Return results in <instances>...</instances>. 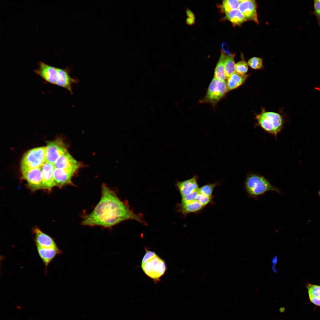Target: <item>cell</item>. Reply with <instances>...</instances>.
Masks as SVG:
<instances>
[{
    "label": "cell",
    "instance_id": "5b68a950",
    "mask_svg": "<svg viewBox=\"0 0 320 320\" xmlns=\"http://www.w3.org/2000/svg\"><path fill=\"white\" fill-rule=\"evenodd\" d=\"M46 147H40L26 151L21 159V172L41 167L46 162Z\"/></svg>",
    "mask_w": 320,
    "mask_h": 320
},
{
    "label": "cell",
    "instance_id": "4316f807",
    "mask_svg": "<svg viewBox=\"0 0 320 320\" xmlns=\"http://www.w3.org/2000/svg\"><path fill=\"white\" fill-rule=\"evenodd\" d=\"M198 191L192 192L182 197L180 204H184L196 200L198 194Z\"/></svg>",
    "mask_w": 320,
    "mask_h": 320
},
{
    "label": "cell",
    "instance_id": "6da1fadb",
    "mask_svg": "<svg viewBox=\"0 0 320 320\" xmlns=\"http://www.w3.org/2000/svg\"><path fill=\"white\" fill-rule=\"evenodd\" d=\"M128 220L144 223L141 215L134 213L114 191L103 184L99 201L90 213L83 216L81 223L86 226L111 228Z\"/></svg>",
    "mask_w": 320,
    "mask_h": 320
},
{
    "label": "cell",
    "instance_id": "3957f363",
    "mask_svg": "<svg viewBox=\"0 0 320 320\" xmlns=\"http://www.w3.org/2000/svg\"><path fill=\"white\" fill-rule=\"evenodd\" d=\"M244 188L248 196L256 200L260 196L269 191H274L282 194L279 189L272 185L264 177L255 173L248 174L246 176Z\"/></svg>",
    "mask_w": 320,
    "mask_h": 320
},
{
    "label": "cell",
    "instance_id": "7402d4cb",
    "mask_svg": "<svg viewBox=\"0 0 320 320\" xmlns=\"http://www.w3.org/2000/svg\"><path fill=\"white\" fill-rule=\"evenodd\" d=\"M240 2V0H224L222 5V9L226 14L232 10L238 9Z\"/></svg>",
    "mask_w": 320,
    "mask_h": 320
},
{
    "label": "cell",
    "instance_id": "7c38bea8",
    "mask_svg": "<svg viewBox=\"0 0 320 320\" xmlns=\"http://www.w3.org/2000/svg\"><path fill=\"white\" fill-rule=\"evenodd\" d=\"M238 9L242 14L246 20H251L258 23L255 0H241Z\"/></svg>",
    "mask_w": 320,
    "mask_h": 320
},
{
    "label": "cell",
    "instance_id": "d4e9b609",
    "mask_svg": "<svg viewBox=\"0 0 320 320\" xmlns=\"http://www.w3.org/2000/svg\"><path fill=\"white\" fill-rule=\"evenodd\" d=\"M248 65L252 69L257 70L263 67V60L260 58L253 57L250 58L247 62Z\"/></svg>",
    "mask_w": 320,
    "mask_h": 320
},
{
    "label": "cell",
    "instance_id": "30bf717a",
    "mask_svg": "<svg viewBox=\"0 0 320 320\" xmlns=\"http://www.w3.org/2000/svg\"><path fill=\"white\" fill-rule=\"evenodd\" d=\"M54 168L69 170L76 172L82 164L76 161L67 151L61 155L54 164Z\"/></svg>",
    "mask_w": 320,
    "mask_h": 320
},
{
    "label": "cell",
    "instance_id": "ac0fdd59",
    "mask_svg": "<svg viewBox=\"0 0 320 320\" xmlns=\"http://www.w3.org/2000/svg\"><path fill=\"white\" fill-rule=\"evenodd\" d=\"M225 17L234 26L240 25L247 21L238 9L233 10L225 14Z\"/></svg>",
    "mask_w": 320,
    "mask_h": 320
},
{
    "label": "cell",
    "instance_id": "44dd1931",
    "mask_svg": "<svg viewBox=\"0 0 320 320\" xmlns=\"http://www.w3.org/2000/svg\"><path fill=\"white\" fill-rule=\"evenodd\" d=\"M234 57V55H225L224 68L226 79H227L236 72Z\"/></svg>",
    "mask_w": 320,
    "mask_h": 320
},
{
    "label": "cell",
    "instance_id": "7a4b0ae2",
    "mask_svg": "<svg viewBox=\"0 0 320 320\" xmlns=\"http://www.w3.org/2000/svg\"><path fill=\"white\" fill-rule=\"evenodd\" d=\"M70 71L68 67L61 68L41 61L38 63V68L34 70V73L46 82L65 88L73 94V84L79 81L77 79L71 77Z\"/></svg>",
    "mask_w": 320,
    "mask_h": 320
},
{
    "label": "cell",
    "instance_id": "9c48e42d",
    "mask_svg": "<svg viewBox=\"0 0 320 320\" xmlns=\"http://www.w3.org/2000/svg\"><path fill=\"white\" fill-rule=\"evenodd\" d=\"M21 172L22 178L26 181L30 190L33 191L43 190L42 167Z\"/></svg>",
    "mask_w": 320,
    "mask_h": 320
},
{
    "label": "cell",
    "instance_id": "4dcf8cb0",
    "mask_svg": "<svg viewBox=\"0 0 320 320\" xmlns=\"http://www.w3.org/2000/svg\"><path fill=\"white\" fill-rule=\"evenodd\" d=\"M221 47L223 50L222 52L223 53H225L227 54V55H233L231 54L230 52L228 44L226 42H223L221 44Z\"/></svg>",
    "mask_w": 320,
    "mask_h": 320
},
{
    "label": "cell",
    "instance_id": "8992f818",
    "mask_svg": "<svg viewBox=\"0 0 320 320\" xmlns=\"http://www.w3.org/2000/svg\"><path fill=\"white\" fill-rule=\"evenodd\" d=\"M226 93V81H220L214 77L202 101L215 105Z\"/></svg>",
    "mask_w": 320,
    "mask_h": 320
},
{
    "label": "cell",
    "instance_id": "83f0119b",
    "mask_svg": "<svg viewBox=\"0 0 320 320\" xmlns=\"http://www.w3.org/2000/svg\"><path fill=\"white\" fill-rule=\"evenodd\" d=\"M212 197V196L198 193L196 200L204 207L211 201Z\"/></svg>",
    "mask_w": 320,
    "mask_h": 320
},
{
    "label": "cell",
    "instance_id": "484cf974",
    "mask_svg": "<svg viewBox=\"0 0 320 320\" xmlns=\"http://www.w3.org/2000/svg\"><path fill=\"white\" fill-rule=\"evenodd\" d=\"M247 63L244 60H241L235 64L236 72L241 75H245L248 69Z\"/></svg>",
    "mask_w": 320,
    "mask_h": 320
},
{
    "label": "cell",
    "instance_id": "d6986e66",
    "mask_svg": "<svg viewBox=\"0 0 320 320\" xmlns=\"http://www.w3.org/2000/svg\"><path fill=\"white\" fill-rule=\"evenodd\" d=\"M179 206V210L183 214H187L199 211L201 210L204 207L197 200L184 204H180Z\"/></svg>",
    "mask_w": 320,
    "mask_h": 320
},
{
    "label": "cell",
    "instance_id": "d6a6232c",
    "mask_svg": "<svg viewBox=\"0 0 320 320\" xmlns=\"http://www.w3.org/2000/svg\"><path fill=\"white\" fill-rule=\"evenodd\" d=\"M195 20L193 18L188 17L186 20V22L187 24L191 25L194 23Z\"/></svg>",
    "mask_w": 320,
    "mask_h": 320
},
{
    "label": "cell",
    "instance_id": "ba28073f",
    "mask_svg": "<svg viewBox=\"0 0 320 320\" xmlns=\"http://www.w3.org/2000/svg\"><path fill=\"white\" fill-rule=\"evenodd\" d=\"M46 147V162L53 164L61 155L68 151L66 145L60 138L48 142Z\"/></svg>",
    "mask_w": 320,
    "mask_h": 320
},
{
    "label": "cell",
    "instance_id": "2e32d148",
    "mask_svg": "<svg viewBox=\"0 0 320 320\" xmlns=\"http://www.w3.org/2000/svg\"><path fill=\"white\" fill-rule=\"evenodd\" d=\"M36 245L38 254L46 266L48 265L56 256L62 253L61 251L58 248H43Z\"/></svg>",
    "mask_w": 320,
    "mask_h": 320
},
{
    "label": "cell",
    "instance_id": "277c9868",
    "mask_svg": "<svg viewBox=\"0 0 320 320\" xmlns=\"http://www.w3.org/2000/svg\"><path fill=\"white\" fill-rule=\"evenodd\" d=\"M255 118L258 125L275 136L281 132L283 128L284 119L279 113L266 111L263 109L260 113L256 114Z\"/></svg>",
    "mask_w": 320,
    "mask_h": 320
},
{
    "label": "cell",
    "instance_id": "f546056e",
    "mask_svg": "<svg viewBox=\"0 0 320 320\" xmlns=\"http://www.w3.org/2000/svg\"><path fill=\"white\" fill-rule=\"evenodd\" d=\"M156 255L154 252L152 251H148L147 252L143 258L141 263H145Z\"/></svg>",
    "mask_w": 320,
    "mask_h": 320
},
{
    "label": "cell",
    "instance_id": "603a6c76",
    "mask_svg": "<svg viewBox=\"0 0 320 320\" xmlns=\"http://www.w3.org/2000/svg\"><path fill=\"white\" fill-rule=\"evenodd\" d=\"M217 185V183H215L204 185L199 188L198 191V193L212 196L213 189Z\"/></svg>",
    "mask_w": 320,
    "mask_h": 320
},
{
    "label": "cell",
    "instance_id": "f1b7e54d",
    "mask_svg": "<svg viewBox=\"0 0 320 320\" xmlns=\"http://www.w3.org/2000/svg\"><path fill=\"white\" fill-rule=\"evenodd\" d=\"M313 6V13L316 16L318 23L320 25V0H314Z\"/></svg>",
    "mask_w": 320,
    "mask_h": 320
},
{
    "label": "cell",
    "instance_id": "52a82bcc",
    "mask_svg": "<svg viewBox=\"0 0 320 320\" xmlns=\"http://www.w3.org/2000/svg\"><path fill=\"white\" fill-rule=\"evenodd\" d=\"M141 267L147 276L156 281L163 275L166 269L165 263L157 255L141 263Z\"/></svg>",
    "mask_w": 320,
    "mask_h": 320
},
{
    "label": "cell",
    "instance_id": "8fae6325",
    "mask_svg": "<svg viewBox=\"0 0 320 320\" xmlns=\"http://www.w3.org/2000/svg\"><path fill=\"white\" fill-rule=\"evenodd\" d=\"M76 172L67 169L54 168L53 176L55 186L59 188L74 185L72 179Z\"/></svg>",
    "mask_w": 320,
    "mask_h": 320
},
{
    "label": "cell",
    "instance_id": "e0dca14e",
    "mask_svg": "<svg viewBox=\"0 0 320 320\" xmlns=\"http://www.w3.org/2000/svg\"><path fill=\"white\" fill-rule=\"evenodd\" d=\"M247 74L241 75L235 72L226 81V92L234 89L242 85L248 78Z\"/></svg>",
    "mask_w": 320,
    "mask_h": 320
},
{
    "label": "cell",
    "instance_id": "cb8c5ba5",
    "mask_svg": "<svg viewBox=\"0 0 320 320\" xmlns=\"http://www.w3.org/2000/svg\"><path fill=\"white\" fill-rule=\"evenodd\" d=\"M309 297L320 298V286L308 284L307 285Z\"/></svg>",
    "mask_w": 320,
    "mask_h": 320
},
{
    "label": "cell",
    "instance_id": "9a60e30c",
    "mask_svg": "<svg viewBox=\"0 0 320 320\" xmlns=\"http://www.w3.org/2000/svg\"><path fill=\"white\" fill-rule=\"evenodd\" d=\"M198 177L195 175L192 177L181 181H177L176 186L182 197L194 191L199 188L197 183Z\"/></svg>",
    "mask_w": 320,
    "mask_h": 320
},
{
    "label": "cell",
    "instance_id": "4fadbf2b",
    "mask_svg": "<svg viewBox=\"0 0 320 320\" xmlns=\"http://www.w3.org/2000/svg\"><path fill=\"white\" fill-rule=\"evenodd\" d=\"M54 165L45 162L42 167V181L43 190L48 192L52 191L55 187L53 176Z\"/></svg>",
    "mask_w": 320,
    "mask_h": 320
},
{
    "label": "cell",
    "instance_id": "ffe728a7",
    "mask_svg": "<svg viewBox=\"0 0 320 320\" xmlns=\"http://www.w3.org/2000/svg\"><path fill=\"white\" fill-rule=\"evenodd\" d=\"M225 55L221 53L220 58L216 65L214 71V77L220 81H225L226 77L224 68Z\"/></svg>",
    "mask_w": 320,
    "mask_h": 320
},
{
    "label": "cell",
    "instance_id": "1f68e13d",
    "mask_svg": "<svg viewBox=\"0 0 320 320\" xmlns=\"http://www.w3.org/2000/svg\"><path fill=\"white\" fill-rule=\"evenodd\" d=\"M186 14L188 17L191 18L195 19V17L194 14L190 9H187L186 10Z\"/></svg>",
    "mask_w": 320,
    "mask_h": 320
},
{
    "label": "cell",
    "instance_id": "5bb4252c",
    "mask_svg": "<svg viewBox=\"0 0 320 320\" xmlns=\"http://www.w3.org/2000/svg\"><path fill=\"white\" fill-rule=\"evenodd\" d=\"M32 232L34 235V239L36 245L43 248H58L54 240L38 227H34L32 230Z\"/></svg>",
    "mask_w": 320,
    "mask_h": 320
}]
</instances>
